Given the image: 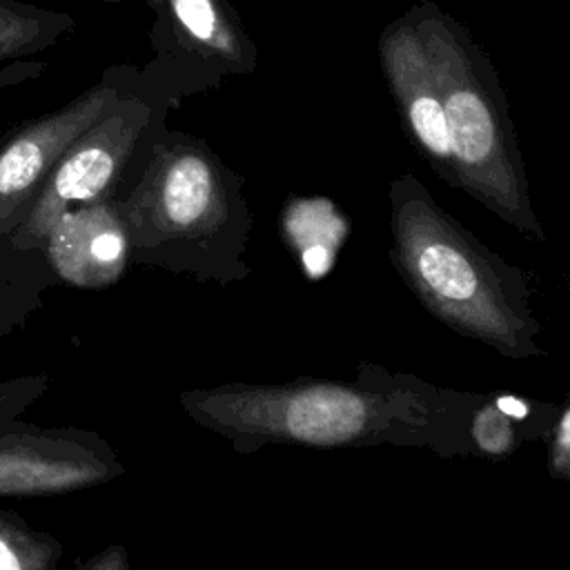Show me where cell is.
Here are the masks:
<instances>
[{
    "label": "cell",
    "mask_w": 570,
    "mask_h": 570,
    "mask_svg": "<svg viewBox=\"0 0 570 570\" xmlns=\"http://www.w3.org/2000/svg\"><path fill=\"white\" fill-rule=\"evenodd\" d=\"M485 392L441 387L410 372L361 361L352 379L223 383L185 390L183 412L238 454L267 445L416 448L470 456L468 423Z\"/></svg>",
    "instance_id": "6da1fadb"
},
{
    "label": "cell",
    "mask_w": 570,
    "mask_h": 570,
    "mask_svg": "<svg viewBox=\"0 0 570 570\" xmlns=\"http://www.w3.org/2000/svg\"><path fill=\"white\" fill-rule=\"evenodd\" d=\"M390 258L421 307L505 358L546 356L523 272L445 212L414 174L390 183Z\"/></svg>",
    "instance_id": "7a4b0ae2"
},
{
    "label": "cell",
    "mask_w": 570,
    "mask_h": 570,
    "mask_svg": "<svg viewBox=\"0 0 570 570\" xmlns=\"http://www.w3.org/2000/svg\"><path fill=\"white\" fill-rule=\"evenodd\" d=\"M116 200L131 263L218 285L249 276L254 216L245 178L203 140L163 131L136 183Z\"/></svg>",
    "instance_id": "3957f363"
},
{
    "label": "cell",
    "mask_w": 570,
    "mask_h": 570,
    "mask_svg": "<svg viewBox=\"0 0 570 570\" xmlns=\"http://www.w3.org/2000/svg\"><path fill=\"white\" fill-rule=\"evenodd\" d=\"M163 131V114L125 91L62 151L9 238L7 254L40 252L49 227L69 207L120 198L145 169Z\"/></svg>",
    "instance_id": "277c9868"
},
{
    "label": "cell",
    "mask_w": 570,
    "mask_h": 570,
    "mask_svg": "<svg viewBox=\"0 0 570 570\" xmlns=\"http://www.w3.org/2000/svg\"><path fill=\"white\" fill-rule=\"evenodd\" d=\"M125 465L109 441L85 428L20 419L0 428V499L69 494L118 479Z\"/></svg>",
    "instance_id": "5b68a950"
},
{
    "label": "cell",
    "mask_w": 570,
    "mask_h": 570,
    "mask_svg": "<svg viewBox=\"0 0 570 570\" xmlns=\"http://www.w3.org/2000/svg\"><path fill=\"white\" fill-rule=\"evenodd\" d=\"M118 78L105 76L96 87L65 107L29 118L0 140V258L9 238L36 203L62 151L120 96Z\"/></svg>",
    "instance_id": "8992f818"
},
{
    "label": "cell",
    "mask_w": 570,
    "mask_h": 570,
    "mask_svg": "<svg viewBox=\"0 0 570 570\" xmlns=\"http://www.w3.org/2000/svg\"><path fill=\"white\" fill-rule=\"evenodd\" d=\"M56 281L102 289L127 272L129 238L116 198L69 207L49 227L40 247Z\"/></svg>",
    "instance_id": "52a82bcc"
},
{
    "label": "cell",
    "mask_w": 570,
    "mask_h": 570,
    "mask_svg": "<svg viewBox=\"0 0 570 570\" xmlns=\"http://www.w3.org/2000/svg\"><path fill=\"white\" fill-rule=\"evenodd\" d=\"M394 80L399 87L407 136L439 180L456 187L445 114L439 91H434L430 85V76L419 62H396Z\"/></svg>",
    "instance_id": "ba28073f"
},
{
    "label": "cell",
    "mask_w": 570,
    "mask_h": 570,
    "mask_svg": "<svg viewBox=\"0 0 570 570\" xmlns=\"http://www.w3.org/2000/svg\"><path fill=\"white\" fill-rule=\"evenodd\" d=\"M53 281L42 252L0 261V341L27 325L29 316L42 307V294Z\"/></svg>",
    "instance_id": "9c48e42d"
},
{
    "label": "cell",
    "mask_w": 570,
    "mask_h": 570,
    "mask_svg": "<svg viewBox=\"0 0 570 570\" xmlns=\"http://www.w3.org/2000/svg\"><path fill=\"white\" fill-rule=\"evenodd\" d=\"M67 20L53 11L0 0V62L29 58L49 47L65 29Z\"/></svg>",
    "instance_id": "30bf717a"
},
{
    "label": "cell",
    "mask_w": 570,
    "mask_h": 570,
    "mask_svg": "<svg viewBox=\"0 0 570 570\" xmlns=\"http://www.w3.org/2000/svg\"><path fill=\"white\" fill-rule=\"evenodd\" d=\"M546 430L521 423L501 412L490 392L483 394L479 405L470 414L468 423V441H470V456H485V459H503L517 452L523 443L543 439Z\"/></svg>",
    "instance_id": "8fae6325"
},
{
    "label": "cell",
    "mask_w": 570,
    "mask_h": 570,
    "mask_svg": "<svg viewBox=\"0 0 570 570\" xmlns=\"http://www.w3.org/2000/svg\"><path fill=\"white\" fill-rule=\"evenodd\" d=\"M62 543L31 528L18 512L0 510V570H56Z\"/></svg>",
    "instance_id": "7c38bea8"
},
{
    "label": "cell",
    "mask_w": 570,
    "mask_h": 570,
    "mask_svg": "<svg viewBox=\"0 0 570 570\" xmlns=\"http://www.w3.org/2000/svg\"><path fill=\"white\" fill-rule=\"evenodd\" d=\"M49 390V374H20L0 381V428L20 419Z\"/></svg>",
    "instance_id": "4fadbf2b"
},
{
    "label": "cell",
    "mask_w": 570,
    "mask_h": 570,
    "mask_svg": "<svg viewBox=\"0 0 570 570\" xmlns=\"http://www.w3.org/2000/svg\"><path fill=\"white\" fill-rule=\"evenodd\" d=\"M546 441V463L548 472L557 481L570 479V403L563 399V403L557 407V414L543 434Z\"/></svg>",
    "instance_id": "5bb4252c"
},
{
    "label": "cell",
    "mask_w": 570,
    "mask_h": 570,
    "mask_svg": "<svg viewBox=\"0 0 570 570\" xmlns=\"http://www.w3.org/2000/svg\"><path fill=\"white\" fill-rule=\"evenodd\" d=\"M174 7L183 24L196 38L207 40L214 33V11L207 0H174Z\"/></svg>",
    "instance_id": "9a60e30c"
},
{
    "label": "cell",
    "mask_w": 570,
    "mask_h": 570,
    "mask_svg": "<svg viewBox=\"0 0 570 570\" xmlns=\"http://www.w3.org/2000/svg\"><path fill=\"white\" fill-rule=\"evenodd\" d=\"M42 71H45V62L29 60V58H18V60H9V62L0 65V94L4 89L18 87L22 82L36 80Z\"/></svg>",
    "instance_id": "2e32d148"
},
{
    "label": "cell",
    "mask_w": 570,
    "mask_h": 570,
    "mask_svg": "<svg viewBox=\"0 0 570 570\" xmlns=\"http://www.w3.org/2000/svg\"><path fill=\"white\" fill-rule=\"evenodd\" d=\"M76 570H129V554L125 546H107L98 554L76 561Z\"/></svg>",
    "instance_id": "e0dca14e"
}]
</instances>
